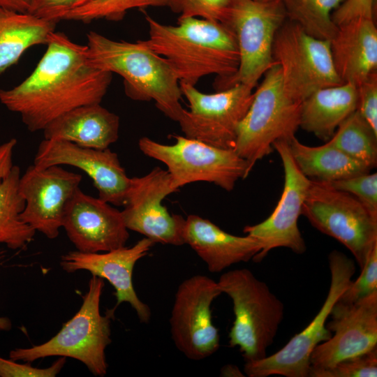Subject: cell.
Here are the masks:
<instances>
[{
	"mask_svg": "<svg viewBox=\"0 0 377 377\" xmlns=\"http://www.w3.org/2000/svg\"><path fill=\"white\" fill-rule=\"evenodd\" d=\"M32 73L20 84L0 90V102L19 114L31 132L43 131L60 115L77 107L101 103L112 73L91 66L87 46L53 31Z\"/></svg>",
	"mask_w": 377,
	"mask_h": 377,
	"instance_id": "6da1fadb",
	"label": "cell"
},
{
	"mask_svg": "<svg viewBox=\"0 0 377 377\" xmlns=\"http://www.w3.org/2000/svg\"><path fill=\"white\" fill-rule=\"evenodd\" d=\"M149 38L145 43L163 57L179 82L191 85L209 75L216 82L228 79L239 66L235 37L225 24L198 17H179L176 25L164 24L145 14Z\"/></svg>",
	"mask_w": 377,
	"mask_h": 377,
	"instance_id": "7a4b0ae2",
	"label": "cell"
},
{
	"mask_svg": "<svg viewBox=\"0 0 377 377\" xmlns=\"http://www.w3.org/2000/svg\"><path fill=\"white\" fill-rule=\"evenodd\" d=\"M87 58L96 68L119 75L126 95L135 101H154L170 119L179 120L184 108L179 81L168 61L145 40H115L96 31L87 34Z\"/></svg>",
	"mask_w": 377,
	"mask_h": 377,
	"instance_id": "3957f363",
	"label": "cell"
},
{
	"mask_svg": "<svg viewBox=\"0 0 377 377\" xmlns=\"http://www.w3.org/2000/svg\"><path fill=\"white\" fill-rule=\"evenodd\" d=\"M217 283L232 302L229 346L238 347L245 362L265 357L283 318V304L246 268L226 272Z\"/></svg>",
	"mask_w": 377,
	"mask_h": 377,
	"instance_id": "277c9868",
	"label": "cell"
},
{
	"mask_svg": "<svg viewBox=\"0 0 377 377\" xmlns=\"http://www.w3.org/2000/svg\"><path fill=\"white\" fill-rule=\"evenodd\" d=\"M103 287V279L92 275L80 309L60 331L43 344L11 350L10 359L31 362L50 356L72 357L84 364L94 376H104L108 369L105 348L112 341L111 319L116 308L101 314Z\"/></svg>",
	"mask_w": 377,
	"mask_h": 377,
	"instance_id": "5b68a950",
	"label": "cell"
},
{
	"mask_svg": "<svg viewBox=\"0 0 377 377\" xmlns=\"http://www.w3.org/2000/svg\"><path fill=\"white\" fill-rule=\"evenodd\" d=\"M302 103L285 93L279 64H273L253 92L251 104L239 123L234 150L248 164H255L273 151L274 142H289L300 128Z\"/></svg>",
	"mask_w": 377,
	"mask_h": 377,
	"instance_id": "8992f818",
	"label": "cell"
},
{
	"mask_svg": "<svg viewBox=\"0 0 377 377\" xmlns=\"http://www.w3.org/2000/svg\"><path fill=\"white\" fill-rule=\"evenodd\" d=\"M281 0L259 2L231 0L223 23L233 33L239 53V66L234 75L215 82L221 91L237 84L253 89L273 64V43L276 34L286 20Z\"/></svg>",
	"mask_w": 377,
	"mask_h": 377,
	"instance_id": "52a82bcc",
	"label": "cell"
},
{
	"mask_svg": "<svg viewBox=\"0 0 377 377\" xmlns=\"http://www.w3.org/2000/svg\"><path fill=\"white\" fill-rule=\"evenodd\" d=\"M175 142L164 145L142 137L138 141L144 155L167 166L172 186L177 191L186 184L206 182L230 191L240 179L249 175L246 161L233 149H223L202 141L172 135Z\"/></svg>",
	"mask_w": 377,
	"mask_h": 377,
	"instance_id": "ba28073f",
	"label": "cell"
},
{
	"mask_svg": "<svg viewBox=\"0 0 377 377\" xmlns=\"http://www.w3.org/2000/svg\"><path fill=\"white\" fill-rule=\"evenodd\" d=\"M328 264L331 274L330 288L318 313L304 330L275 353L245 362L244 371L247 376L309 377L311 354L317 345L331 337L332 332L326 327L327 320L355 272L354 261L338 250L330 252Z\"/></svg>",
	"mask_w": 377,
	"mask_h": 377,
	"instance_id": "9c48e42d",
	"label": "cell"
},
{
	"mask_svg": "<svg viewBox=\"0 0 377 377\" xmlns=\"http://www.w3.org/2000/svg\"><path fill=\"white\" fill-rule=\"evenodd\" d=\"M302 214L318 230L347 248L362 268L377 244V219L355 197L311 180Z\"/></svg>",
	"mask_w": 377,
	"mask_h": 377,
	"instance_id": "30bf717a",
	"label": "cell"
},
{
	"mask_svg": "<svg viewBox=\"0 0 377 377\" xmlns=\"http://www.w3.org/2000/svg\"><path fill=\"white\" fill-rule=\"evenodd\" d=\"M272 57L281 68L287 96L302 103L317 90L342 84L335 70L330 41L307 34L288 20L277 31Z\"/></svg>",
	"mask_w": 377,
	"mask_h": 377,
	"instance_id": "8fae6325",
	"label": "cell"
},
{
	"mask_svg": "<svg viewBox=\"0 0 377 377\" xmlns=\"http://www.w3.org/2000/svg\"><path fill=\"white\" fill-rule=\"evenodd\" d=\"M189 103L178 121L184 136L208 145L234 149L238 126L253 98L252 88L235 84L214 94H205L194 85L179 82Z\"/></svg>",
	"mask_w": 377,
	"mask_h": 377,
	"instance_id": "7c38bea8",
	"label": "cell"
},
{
	"mask_svg": "<svg viewBox=\"0 0 377 377\" xmlns=\"http://www.w3.org/2000/svg\"><path fill=\"white\" fill-rule=\"evenodd\" d=\"M221 293L217 281L203 274L179 285L169 322L172 339L187 358L201 360L219 350L220 336L212 321V304Z\"/></svg>",
	"mask_w": 377,
	"mask_h": 377,
	"instance_id": "4fadbf2b",
	"label": "cell"
},
{
	"mask_svg": "<svg viewBox=\"0 0 377 377\" xmlns=\"http://www.w3.org/2000/svg\"><path fill=\"white\" fill-rule=\"evenodd\" d=\"M283 168L284 184L281 196L272 213L263 221L244 228V232L256 239L261 250L253 257L256 263L262 261L274 249L283 247L302 254L306 246L298 227L302 206L311 180L295 164L288 147V142L279 140L273 145Z\"/></svg>",
	"mask_w": 377,
	"mask_h": 377,
	"instance_id": "5bb4252c",
	"label": "cell"
},
{
	"mask_svg": "<svg viewBox=\"0 0 377 377\" xmlns=\"http://www.w3.org/2000/svg\"><path fill=\"white\" fill-rule=\"evenodd\" d=\"M175 192L168 172L159 167L142 177H131L121 211L126 228L143 235L154 244H185V219L170 214L162 203Z\"/></svg>",
	"mask_w": 377,
	"mask_h": 377,
	"instance_id": "9a60e30c",
	"label": "cell"
},
{
	"mask_svg": "<svg viewBox=\"0 0 377 377\" xmlns=\"http://www.w3.org/2000/svg\"><path fill=\"white\" fill-rule=\"evenodd\" d=\"M82 179L81 175L61 165L45 169L29 165L19 180V193L25 203L21 219L47 238H56L66 205Z\"/></svg>",
	"mask_w": 377,
	"mask_h": 377,
	"instance_id": "2e32d148",
	"label": "cell"
},
{
	"mask_svg": "<svg viewBox=\"0 0 377 377\" xmlns=\"http://www.w3.org/2000/svg\"><path fill=\"white\" fill-rule=\"evenodd\" d=\"M330 316L332 336L313 350L311 367L328 368L377 348V292L351 304L337 301Z\"/></svg>",
	"mask_w": 377,
	"mask_h": 377,
	"instance_id": "e0dca14e",
	"label": "cell"
},
{
	"mask_svg": "<svg viewBox=\"0 0 377 377\" xmlns=\"http://www.w3.org/2000/svg\"><path fill=\"white\" fill-rule=\"evenodd\" d=\"M38 169L68 165L84 172L92 180L98 198L115 206H123L130 185L129 177L118 156L109 148L96 149L59 140L44 139L36 153Z\"/></svg>",
	"mask_w": 377,
	"mask_h": 377,
	"instance_id": "ac0fdd59",
	"label": "cell"
},
{
	"mask_svg": "<svg viewBox=\"0 0 377 377\" xmlns=\"http://www.w3.org/2000/svg\"><path fill=\"white\" fill-rule=\"evenodd\" d=\"M62 227L77 250L107 252L125 246L129 238L121 211L80 187L68 202Z\"/></svg>",
	"mask_w": 377,
	"mask_h": 377,
	"instance_id": "d6986e66",
	"label": "cell"
},
{
	"mask_svg": "<svg viewBox=\"0 0 377 377\" xmlns=\"http://www.w3.org/2000/svg\"><path fill=\"white\" fill-rule=\"evenodd\" d=\"M154 243L144 237L133 246H126L103 253L69 251L61 257V268L72 273L80 269L108 280L115 290L117 305L128 303L135 310L139 320L148 323L151 317L150 307L138 296L133 283V272L136 263L147 256Z\"/></svg>",
	"mask_w": 377,
	"mask_h": 377,
	"instance_id": "ffe728a7",
	"label": "cell"
},
{
	"mask_svg": "<svg viewBox=\"0 0 377 377\" xmlns=\"http://www.w3.org/2000/svg\"><path fill=\"white\" fill-rule=\"evenodd\" d=\"M183 237L185 244H188L214 273L253 260L261 250L260 244L254 238L230 234L195 214L185 219Z\"/></svg>",
	"mask_w": 377,
	"mask_h": 377,
	"instance_id": "44dd1931",
	"label": "cell"
},
{
	"mask_svg": "<svg viewBox=\"0 0 377 377\" xmlns=\"http://www.w3.org/2000/svg\"><path fill=\"white\" fill-rule=\"evenodd\" d=\"M337 28L330 40L334 66L343 83L357 87L377 69L374 17H357Z\"/></svg>",
	"mask_w": 377,
	"mask_h": 377,
	"instance_id": "7402d4cb",
	"label": "cell"
},
{
	"mask_svg": "<svg viewBox=\"0 0 377 377\" xmlns=\"http://www.w3.org/2000/svg\"><path fill=\"white\" fill-rule=\"evenodd\" d=\"M119 117L101 105H84L51 121L43 130L44 139L73 142L83 147L105 149L119 138Z\"/></svg>",
	"mask_w": 377,
	"mask_h": 377,
	"instance_id": "603a6c76",
	"label": "cell"
},
{
	"mask_svg": "<svg viewBox=\"0 0 377 377\" xmlns=\"http://www.w3.org/2000/svg\"><path fill=\"white\" fill-rule=\"evenodd\" d=\"M357 102V87L353 83L320 89L302 102L300 128L327 142L356 110Z\"/></svg>",
	"mask_w": 377,
	"mask_h": 377,
	"instance_id": "cb8c5ba5",
	"label": "cell"
},
{
	"mask_svg": "<svg viewBox=\"0 0 377 377\" xmlns=\"http://www.w3.org/2000/svg\"><path fill=\"white\" fill-rule=\"evenodd\" d=\"M57 22L0 6V73L30 47L47 44Z\"/></svg>",
	"mask_w": 377,
	"mask_h": 377,
	"instance_id": "d4e9b609",
	"label": "cell"
},
{
	"mask_svg": "<svg viewBox=\"0 0 377 377\" xmlns=\"http://www.w3.org/2000/svg\"><path fill=\"white\" fill-rule=\"evenodd\" d=\"M288 147L300 170L311 181L330 183L371 171L328 142L312 147L295 136L288 142Z\"/></svg>",
	"mask_w": 377,
	"mask_h": 377,
	"instance_id": "484cf974",
	"label": "cell"
},
{
	"mask_svg": "<svg viewBox=\"0 0 377 377\" xmlns=\"http://www.w3.org/2000/svg\"><path fill=\"white\" fill-rule=\"evenodd\" d=\"M20 168L13 165L0 182V244L10 249H25L34 239L36 230L20 218L24 200L19 193Z\"/></svg>",
	"mask_w": 377,
	"mask_h": 377,
	"instance_id": "4316f807",
	"label": "cell"
},
{
	"mask_svg": "<svg viewBox=\"0 0 377 377\" xmlns=\"http://www.w3.org/2000/svg\"><path fill=\"white\" fill-rule=\"evenodd\" d=\"M327 142L370 170L377 165V133L357 110Z\"/></svg>",
	"mask_w": 377,
	"mask_h": 377,
	"instance_id": "83f0119b",
	"label": "cell"
},
{
	"mask_svg": "<svg viewBox=\"0 0 377 377\" xmlns=\"http://www.w3.org/2000/svg\"><path fill=\"white\" fill-rule=\"evenodd\" d=\"M344 0H281L287 19L298 24L307 34L330 41L337 31L332 19L333 11Z\"/></svg>",
	"mask_w": 377,
	"mask_h": 377,
	"instance_id": "f1b7e54d",
	"label": "cell"
},
{
	"mask_svg": "<svg viewBox=\"0 0 377 377\" xmlns=\"http://www.w3.org/2000/svg\"><path fill=\"white\" fill-rule=\"evenodd\" d=\"M170 0H90L83 6L66 13L61 20L79 21L88 23L105 19L119 21L127 11L134 8L169 6Z\"/></svg>",
	"mask_w": 377,
	"mask_h": 377,
	"instance_id": "f546056e",
	"label": "cell"
},
{
	"mask_svg": "<svg viewBox=\"0 0 377 377\" xmlns=\"http://www.w3.org/2000/svg\"><path fill=\"white\" fill-rule=\"evenodd\" d=\"M377 348L343 359L328 368L310 367L309 377H376Z\"/></svg>",
	"mask_w": 377,
	"mask_h": 377,
	"instance_id": "4dcf8cb0",
	"label": "cell"
},
{
	"mask_svg": "<svg viewBox=\"0 0 377 377\" xmlns=\"http://www.w3.org/2000/svg\"><path fill=\"white\" fill-rule=\"evenodd\" d=\"M331 187L355 197L374 218L377 219V173L370 172L325 183Z\"/></svg>",
	"mask_w": 377,
	"mask_h": 377,
	"instance_id": "1f68e13d",
	"label": "cell"
},
{
	"mask_svg": "<svg viewBox=\"0 0 377 377\" xmlns=\"http://www.w3.org/2000/svg\"><path fill=\"white\" fill-rule=\"evenodd\" d=\"M231 0H170L169 8L179 17H198L223 23Z\"/></svg>",
	"mask_w": 377,
	"mask_h": 377,
	"instance_id": "d6a6232c",
	"label": "cell"
},
{
	"mask_svg": "<svg viewBox=\"0 0 377 377\" xmlns=\"http://www.w3.org/2000/svg\"><path fill=\"white\" fill-rule=\"evenodd\" d=\"M360 270L359 277L350 281L338 301L351 304L377 292V244L371 249Z\"/></svg>",
	"mask_w": 377,
	"mask_h": 377,
	"instance_id": "836d02e7",
	"label": "cell"
},
{
	"mask_svg": "<svg viewBox=\"0 0 377 377\" xmlns=\"http://www.w3.org/2000/svg\"><path fill=\"white\" fill-rule=\"evenodd\" d=\"M356 110L377 133V73H372L357 86Z\"/></svg>",
	"mask_w": 377,
	"mask_h": 377,
	"instance_id": "e575fe53",
	"label": "cell"
},
{
	"mask_svg": "<svg viewBox=\"0 0 377 377\" xmlns=\"http://www.w3.org/2000/svg\"><path fill=\"white\" fill-rule=\"evenodd\" d=\"M66 362V357H61L50 367L40 369L32 367L29 362L20 364L13 360L0 357L1 377H54L58 374Z\"/></svg>",
	"mask_w": 377,
	"mask_h": 377,
	"instance_id": "d590c367",
	"label": "cell"
},
{
	"mask_svg": "<svg viewBox=\"0 0 377 377\" xmlns=\"http://www.w3.org/2000/svg\"><path fill=\"white\" fill-rule=\"evenodd\" d=\"M90 0H33L30 14L38 17L59 22L73 9L80 7Z\"/></svg>",
	"mask_w": 377,
	"mask_h": 377,
	"instance_id": "8d00e7d4",
	"label": "cell"
},
{
	"mask_svg": "<svg viewBox=\"0 0 377 377\" xmlns=\"http://www.w3.org/2000/svg\"><path fill=\"white\" fill-rule=\"evenodd\" d=\"M375 0H344L332 13V19L338 27L360 17H374Z\"/></svg>",
	"mask_w": 377,
	"mask_h": 377,
	"instance_id": "74e56055",
	"label": "cell"
},
{
	"mask_svg": "<svg viewBox=\"0 0 377 377\" xmlns=\"http://www.w3.org/2000/svg\"><path fill=\"white\" fill-rule=\"evenodd\" d=\"M17 140L11 138L0 145V182L10 172L13 164V154Z\"/></svg>",
	"mask_w": 377,
	"mask_h": 377,
	"instance_id": "f35d334b",
	"label": "cell"
},
{
	"mask_svg": "<svg viewBox=\"0 0 377 377\" xmlns=\"http://www.w3.org/2000/svg\"><path fill=\"white\" fill-rule=\"evenodd\" d=\"M33 0H0V6L20 13H29Z\"/></svg>",
	"mask_w": 377,
	"mask_h": 377,
	"instance_id": "ab89813d",
	"label": "cell"
},
{
	"mask_svg": "<svg viewBox=\"0 0 377 377\" xmlns=\"http://www.w3.org/2000/svg\"><path fill=\"white\" fill-rule=\"evenodd\" d=\"M221 376H244L239 368L233 364H226L221 369Z\"/></svg>",
	"mask_w": 377,
	"mask_h": 377,
	"instance_id": "60d3db41",
	"label": "cell"
},
{
	"mask_svg": "<svg viewBox=\"0 0 377 377\" xmlns=\"http://www.w3.org/2000/svg\"><path fill=\"white\" fill-rule=\"evenodd\" d=\"M0 252V258L1 255ZM12 326L10 320L6 317H0V330L8 331L10 330Z\"/></svg>",
	"mask_w": 377,
	"mask_h": 377,
	"instance_id": "b9f144b4",
	"label": "cell"
},
{
	"mask_svg": "<svg viewBox=\"0 0 377 377\" xmlns=\"http://www.w3.org/2000/svg\"><path fill=\"white\" fill-rule=\"evenodd\" d=\"M254 1H259V2H269V1H276V0H254Z\"/></svg>",
	"mask_w": 377,
	"mask_h": 377,
	"instance_id": "7bdbcfd3",
	"label": "cell"
}]
</instances>
